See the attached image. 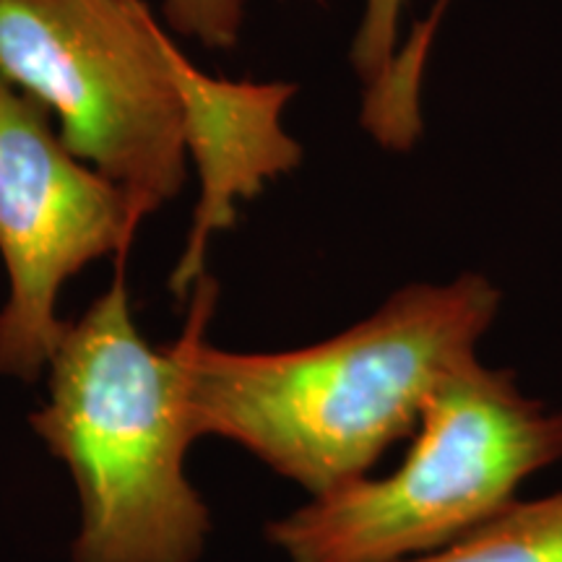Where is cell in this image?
I'll use <instances>...</instances> for the list:
<instances>
[{"label": "cell", "instance_id": "obj_1", "mask_svg": "<svg viewBox=\"0 0 562 562\" xmlns=\"http://www.w3.org/2000/svg\"><path fill=\"white\" fill-rule=\"evenodd\" d=\"M188 302V409L199 440L235 442L315 497L372 474L409 440L438 385L480 357L501 292L480 273L414 284L347 331L286 351L214 347L209 273Z\"/></svg>", "mask_w": 562, "mask_h": 562}, {"label": "cell", "instance_id": "obj_2", "mask_svg": "<svg viewBox=\"0 0 562 562\" xmlns=\"http://www.w3.org/2000/svg\"><path fill=\"white\" fill-rule=\"evenodd\" d=\"M30 425L79 505L70 562H199L211 510L188 476L195 435L182 334L157 349L133 318L125 261L68 321Z\"/></svg>", "mask_w": 562, "mask_h": 562}, {"label": "cell", "instance_id": "obj_3", "mask_svg": "<svg viewBox=\"0 0 562 562\" xmlns=\"http://www.w3.org/2000/svg\"><path fill=\"white\" fill-rule=\"evenodd\" d=\"M389 474H364L266 526L286 562H412L490 524L562 461V409L480 357L438 385Z\"/></svg>", "mask_w": 562, "mask_h": 562}, {"label": "cell", "instance_id": "obj_4", "mask_svg": "<svg viewBox=\"0 0 562 562\" xmlns=\"http://www.w3.org/2000/svg\"><path fill=\"white\" fill-rule=\"evenodd\" d=\"M191 63L144 0H0V76L144 222L186 182Z\"/></svg>", "mask_w": 562, "mask_h": 562}, {"label": "cell", "instance_id": "obj_5", "mask_svg": "<svg viewBox=\"0 0 562 562\" xmlns=\"http://www.w3.org/2000/svg\"><path fill=\"white\" fill-rule=\"evenodd\" d=\"M140 224L128 195L66 149L50 110L0 76V375H45L66 284L102 258L125 261Z\"/></svg>", "mask_w": 562, "mask_h": 562}, {"label": "cell", "instance_id": "obj_6", "mask_svg": "<svg viewBox=\"0 0 562 562\" xmlns=\"http://www.w3.org/2000/svg\"><path fill=\"white\" fill-rule=\"evenodd\" d=\"M292 94L290 83L224 81L203 74L195 63L188 68L182 81L188 159L199 170L201 195L170 279L178 300L191 297L206 277L211 243L235 224L240 201L300 161V146L281 131V110Z\"/></svg>", "mask_w": 562, "mask_h": 562}, {"label": "cell", "instance_id": "obj_7", "mask_svg": "<svg viewBox=\"0 0 562 562\" xmlns=\"http://www.w3.org/2000/svg\"><path fill=\"white\" fill-rule=\"evenodd\" d=\"M412 562H562V490L518 497L467 539Z\"/></svg>", "mask_w": 562, "mask_h": 562}, {"label": "cell", "instance_id": "obj_8", "mask_svg": "<svg viewBox=\"0 0 562 562\" xmlns=\"http://www.w3.org/2000/svg\"><path fill=\"white\" fill-rule=\"evenodd\" d=\"M409 0H364V16L355 34L351 63L368 87L364 110L375 108L389 89L393 63H396L398 21Z\"/></svg>", "mask_w": 562, "mask_h": 562}, {"label": "cell", "instance_id": "obj_9", "mask_svg": "<svg viewBox=\"0 0 562 562\" xmlns=\"http://www.w3.org/2000/svg\"><path fill=\"white\" fill-rule=\"evenodd\" d=\"M161 9L172 32L206 47L224 50L240 37L243 0H161Z\"/></svg>", "mask_w": 562, "mask_h": 562}, {"label": "cell", "instance_id": "obj_10", "mask_svg": "<svg viewBox=\"0 0 562 562\" xmlns=\"http://www.w3.org/2000/svg\"><path fill=\"white\" fill-rule=\"evenodd\" d=\"M442 3H446V0H442Z\"/></svg>", "mask_w": 562, "mask_h": 562}]
</instances>
